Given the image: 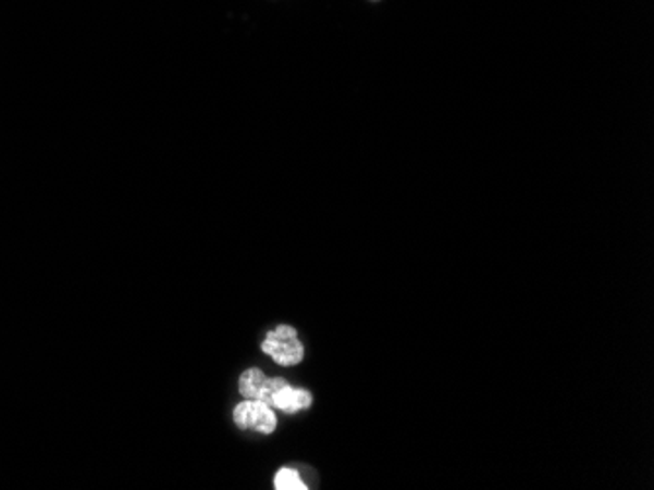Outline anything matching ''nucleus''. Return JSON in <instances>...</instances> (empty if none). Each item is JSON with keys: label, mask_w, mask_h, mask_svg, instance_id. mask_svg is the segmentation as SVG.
Returning a JSON list of instances; mask_svg holds the SVG:
<instances>
[{"label": "nucleus", "mask_w": 654, "mask_h": 490, "mask_svg": "<svg viewBox=\"0 0 654 490\" xmlns=\"http://www.w3.org/2000/svg\"><path fill=\"white\" fill-rule=\"evenodd\" d=\"M259 401H263V403L273 406V409H279L283 413L294 414L308 409L312 404V394L304 391V389H293L283 379L274 377V379L264 381Z\"/></svg>", "instance_id": "nucleus-1"}, {"label": "nucleus", "mask_w": 654, "mask_h": 490, "mask_svg": "<svg viewBox=\"0 0 654 490\" xmlns=\"http://www.w3.org/2000/svg\"><path fill=\"white\" fill-rule=\"evenodd\" d=\"M263 352L281 366H296L304 357L303 342L293 327H279L271 330L263 342Z\"/></svg>", "instance_id": "nucleus-2"}, {"label": "nucleus", "mask_w": 654, "mask_h": 490, "mask_svg": "<svg viewBox=\"0 0 654 490\" xmlns=\"http://www.w3.org/2000/svg\"><path fill=\"white\" fill-rule=\"evenodd\" d=\"M234 420L239 428L255 430V432L273 434L276 428L273 409L263 401H255V399H247L245 403L235 406Z\"/></svg>", "instance_id": "nucleus-3"}, {"label": "nucleus", "mask_w": 654, "mask_h": 490, "mask_svg": "<svg viewBox=\"0 0 654 490\" xmlns=\"http://www.w3.org/2000/svg\"><path fill=\"white\" fill-rule=\"evenodd\" d=\"M264 381H267V377H264L261 369H247V372L239 377V393L244 394L245 399H255V401H259L261 391H263Z\"/></svg>", "instance_id": "nucleus-4"}, {"label": "nucleus", "mask_w": 654, "mask_h": 490, "mask_svg": "<svg viewBox=\"0 0 654 490\" xmlns=\"http://www.w3.org/2000/svg\"><path fill=\"white\" fill-rule=\"evenodd\" d=\"M274 489L279 490H306L308 487L304 485L300 475L294 469H281L274 477Z\"/></svg>", "instance_id": "nucleus-5"}, {"label": "nucleus", "mask_w": 654, "mask_h": 490, "mask_svg": "<svg viewBox=\"0 0 654 490\" xmlns=\"http://www.w3.org/2000/svg\"><path fill=\"white\" fill-rule=\"evenodd\" d=\"M372 2H379V0H372Z\"/></svg>", "instance_id": "nucleus-6"}]
</instances>
